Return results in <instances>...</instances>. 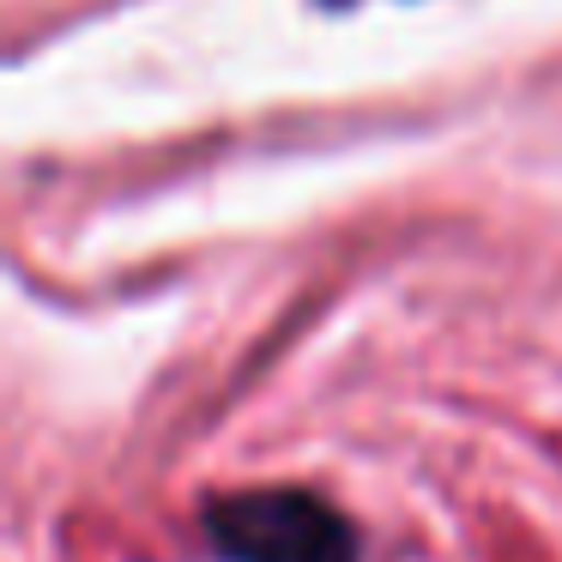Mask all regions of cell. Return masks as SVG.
<instances>
[{"instance_id":"6da1fadb","label":"cell","mask_w":562,"mask_h":562,"mask_svg":"<svg viewBox=\"0 0 562 562\" xmlns=\"http://www.w3.org/2000/svg\"><path fill=\"white\" fill-rule=\"evenodd\" d=\"M218 562H363V526L308 484H243L200 508Z\"/></svg>"}]
</instances>
